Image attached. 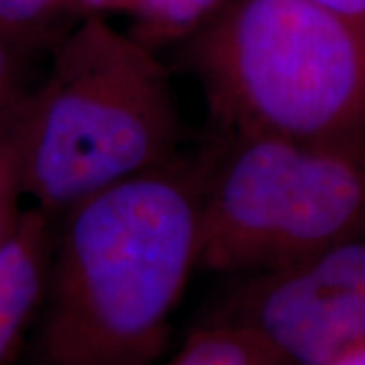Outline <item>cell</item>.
Instances as JSON below:
<instances>
[{"mask_svg": "<svg viewBox=\"0 0 365 365\" xmlns=\"http://www.w3.org/2000/svg\"><path fill=\"white\" fill-rule=\"evenodd\" d=\"M203 170L175 157L55 222L35 365H157L201 254Z\"/></svg>", "mask_w": 365, "mask_h": 365, "instance_id": "obj_1", "label": "cell"}, {"mask_svg": "<svg viewBox=\"0 0 365 365\" xmlns=\"http://www.w3.org/2000/svg\"><path fill=\"white\" fill-rule=\"evenodd\" d=\"M179 114L155 49L102 16L67 35L19 102L26 199L59 217L83 199L169 163Z\"/></svg>", "mask_w": 365, "mask_h": 365, "instance_id": "obj_2", "label": "cell"}, {"mask_svg": "<svg viewBox=\"0 0 365 365\" xmlns=\"http://www.w3.org/2000/svg\"><path fill=\"white\" fill-rule=\"evenodd\" d=\"M230 136L365 134V33L309 0H230L191 39Z\"/></svg>", "mask_w": 365, "mask_h": 365, "instance_id": "obj_3", "label": "cell"}, {"mask_svg": "<svg viewBox=\"0 0 365 365\" xmlns=\"http://www.w3.org/2000/svg\"><path fill=\"white\" fill-rule=\"evenodd\" d=\"M365 234V134L230 136L203 170L199 266L250 274Z\"/></svg>", "mask_w": 365, "mask_h": 365, "instance_id": "obj_4", "label": "cell"}, {"mask_svg": "<svg viewBox=\"0 0 365 365\" xmlns=\"http://www.w3.org/2000/svg\"><path fill=\"white\" fill-rule=\"evenodd\" d=\"M207 323L232 329L268 365H323L365 337V234L240 274Z\"/></svg>", "mask_w": 365, "mask_h": 365, "instance_id": "obj_5", "label": "cell"}, {"mask_svg": "<svg viewBox=\"0 0 365 365\" xmlns=\"http://www.w3.org/2000/svg\"><path fill=\"white\" fill-rule=\"evenodd\" d=\"M55 222V217L31 205L13 237L0 250V365H13L26 329L41 311Z\"/></svg>", "mask_w": 365, "mask_h": 365, "instance_id": "obj_6", "label": "cell"}, {"mask_svg": "<svg viewBox=\"0 0 365 365\" xmlns=\"http://www.w3.org/2000/svg\"><path fill=\"white\" fill-rule=\"evenodd\" d=\"M230 0H134L132 35L150 49L193 37Z\"/></svg>", "mask_w": 365, "mask_h": 365, "instance_id": "obj_7", "label": "cell"}, {"mask_svg": "<svg viewBox=\"0 0 365 365\" xmlns=\"http://www.w3.org/2000/svg\"><path fill=\"white\" fill-rule=\"evenodd\" d=\"M19 102L0 116V250L11 240L23 220L25 185L19 146Z\"/></svg>", "mask_w": 365, "mask_h": 365, "instance_id": "obj_8", "label": "cell"}, {"mask_svg": "<svg viewBox=\"0 0 365 365\" xmlns=\"http://www.w3.org/2000/svg\"><path fill=\"white\" fill-rule=\"evenodd\" d=\"M170 365H268L232 329L205 323L189 335Z\"/></svg>", "mask_w": 365, "mask_h": 365, "instance_id": "obj_9", "label": "cell"}, {"mask_svg": "<svg viewBox=\"0 0 365 365\" xmlns=\"http://www.w3.org/2000/svg\"><path fill=\"white\" fill-rule=\"evenodd\" d=\"M67 0H0V29L13 37L45 23Z\"/></svg>", "mask_w": 365, "mask_h": 365, "instance_id": "obj_10", "label": "cell"}, {"mask_svg": "<svg viewBox=\"0 0 365 365\" xmlns=\"http://www.w3.org/2000/svg\"><path fill=\"white\" fill-rule=\"evenodd\" d=\"M23 96L19 88V61L13 39L0 29V116Z\"/></svg>", "mask_w": 365, "mask_h": 365, "instance_id": "obj_11", "label": "cell"}, {"mask_svg": "<svg viewBox=\"0 0 365 365\" xmlns=\"http://www.w3.org/2000/svg\"><path fill=\"white\" fill-rule=\"evenodd\" d=\"M309 2H314L335 13L365 33V0H309Z\"/></svg>", "mask_w": 365, "mask_h": 365, "instance_id": "obj_12", "label": "cell"}, {"mask_svg": "<svg viewBox=\"0 0 365 365\" xmlns=\"http://www.w3.org/2000/svg\"><path fill=\"white\" fill-rule=\"evenodd\" d=\"M71 2H76L79 9L90 16L91 14L102 16L104 13H118V11L130 13L132 4H134V0H71Z\"/></svg>", "mask_w": 365, "mask_h": 365, "instance_id": "obj_13", "label": "cell"}, {"mask_svg": "<svg viewBox=\"0 0 365 365\" xmlns=\"http://www.w3.org/2000/svg\"><path fill=\"white\" fill-rule=\"evenodd\" d=\"M323 365H365V337L335 353Z\"/></svg>", "mask_w": 365, "mask_h": 365, "instance_id": "obj_14", "label": "cell"}]
</instances>
